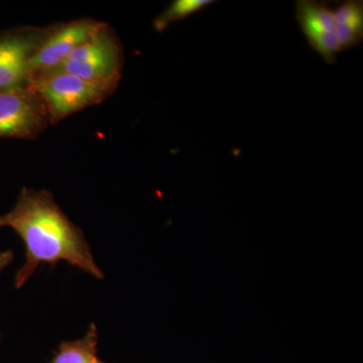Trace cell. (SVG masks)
Instances as JSON below:
<instances>
[{
    "label": "cell",
    "mask_w": 363,
    "mask_h": 363,
    "mask_svg": "<svg viewBox=\"0 0 363 363\" xmlns=\"http://www.w3.org/2000/svg\"><path fill=\"white\" fill-rule=\"evenodd\" d=\"M50 125L45 104L30 83L0 90V140H33Z\"/></svg>",
    "instance_id": "obj_4"
},
{
    "label": "cell",
    "mask_w": 363,
    "mask_h": 363,
    "mask_svg": "<svg viewBox=\"0 0 363 363\" xmlns=\"http://www.w3.org/2000/svg\"><path fill=\"white\" fill-rule=\"evenodd\" d=\"M4 227L13 229L26 247V262L14 278L16 289L23 288L40 264L56 266L61 260L94 278H104L84 233L49 191L21 189L13 209L0 215V228Z\"/></svg>",
    "instance_id": "obj_1"
},
{
    "label": "cell",
    "mask_w": 363,
    "mask_h": 363,
    "mask_svg": "<svg viewBox=\"0 0 363 363\" xmlns=\"http://www.w3.org/2000/svg\"><path fill=\"white\" fill-rule=\"evenodd\" d=\"M337 38L342 52L357 47L363 40V2L346 0L333 6Z\"/></svg>",
    "instance_id": "obj_8"
},
{
    "label": "cell",
    "mask_w": 363,
    "mask_h": 363,
    "mask_svg": "<svg viewBox=\"0 0 363 363\" xmlns=\"http://www.w3.org/2000/svg\"><path fill=\"white\" fill-rule=\"evenodd\" d=\"M102 23L104 21L84 18L51 25V30L33 57L30 74L59 68Z\"/></svg>",
    "instance_id": "obj_6"
},
{
    "label": "cell",
    "mask_w": 363,
    "mask_h": 363,
    "mask_svg": "<svg viewBox=\"0 0 363 363\" xmlns=\"http://www.w3.org/2000/svg\"><path fill=\"white\" fill-rule=\"evenodd\" d=\"M296 18L310 47L327 64L336 63L342 49L337 38L333 6L316 0H298Z\"/></svg>",
    "instance_id": "obj_7"
},
{
    "label": "cell",
    "mask_w": 363,
    "mask_h": 363,
    "mask_svg": "<svg viewBox=\"0 0 363 363\" xmlns=\"http://www.w3.org/2000/svg\"><path fill=\"white\" fill-rule=\"evenodd\" d=\"M0 343H1V332H0Z\"/></svg>",
    "instance_id": "obj_12"
},
{
    "label": "cell",
    "mask_w": 363,
    "mask_h": 363,
    "mask_svg": "<svg viewBox=\"0 0 363 363\" xmlns=\"http://www.w3.org/2000/svg\"><path fill=\"white\" fill-rule=\"evenodd\" d=\"M98 332L92 323L84 337L60 344L58 351L49 363H106L97 355Z\"/></svg>",
    "instance_id": "obj_9"
},
{
    "label": "cell",
    "mask_w": 363,
    "mask_h": 363,
    "mask_svg": "<svg viewBox=\"0 0 363 363\" xmlns=\"http://www.w3.org/2000/svg\"><path fill=\"white\" fill-rule=\"evenodd\" d=\"M14 259V253L13 250H6V252H0V276L2 272L6 269Z\"/></svg>",
    "instance_id": "obj_11"
},
{
    "label": "cell",
    "mask_w": 363,
    "mask_h": 363,
    "mask_svg": "<svg viewBox=\"0 0 363 363\" xmlns=\"http://www.w3.org/2000/svg\"><path fill=\"white\" fill-rule=\"evenodd\" d=\"M213 4V0H175L166 11L155 18V30L157 33L164 32L177 21L190 18L193 14L199 13Z\"/></svg>",
    "instance_id": "obj_10"
},
{
    "label": "cell",
    "mask_w": 363,
    "mask_h": 363,
    "mask_svg": "<svg viewBox=\"0 0 363 363\" xmlns=\"http://www.w3.org/2000/svg\"><path fill=\"white\" fill-rule=\"evenodd\" d=\"M123 67V45L116 30L104 21L57 69L117 89Z\"/></svg>",
    "instance_id": "obj_3"
},
{
    "label": "cell",
    "mask_w": 363,
    "mask_h": 363,
    "mask_svg": "<svg viewBox=\"0 0 363 363\" xmlns=\"http://www.w3.org/2000/svg\"><path fill=\"white\" fill-rule=\"evenodd\" d=\"M30 84L44 102L51 125L88 107L102 104L116 90L61 69L33 74Z\"/></svg>",
    "instance_id": "obj_2"
},
{
    "label": "cell",
    "mask_w": 363,
    "mask_h": 363,
    "mask_svg": "<svg viewBox=\"0 0 363 363\" xmlns=\"http://www.w3.org/2000/svg\"><path fill=\"white\" fill-rule=\"evenodd\" d=\"M51 26H23L0 30V90L30 83V63Z\"/></svg>",
    "instance_id": "obj_5"
}]
</instances>
